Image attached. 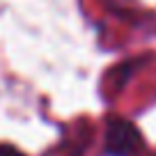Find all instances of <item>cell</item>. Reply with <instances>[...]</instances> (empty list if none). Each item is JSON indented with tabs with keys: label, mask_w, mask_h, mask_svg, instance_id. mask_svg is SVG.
Returning <instances> with one entry per match:
<instances>
[{
	"label": "cell",
	"mask_w": 156,
	"mask_h": 156,
	"mask_svg": "<svg viewBox=\"0 0 156 156\" xmlns=\"http://www.w3.org/2000/svg\"><path fill=\"white\" fill-rule=\"evenodd\" d=\"M138 131L124 119H112L108 124V133H106V147L108 154L112 156H126L138 147Z\"/></svg>",
	"instance_id": "cell-1"
},
{
	"label": "cell",
	"mask_w": 156,
	"mask_h": 156,
	"mask_svg": "<svg viewBox=\"0 0 156 156\" xmlns=\"http://www.w3.org/2000/svg\"><path fill=\"white\" fill-rule=\"evenodd\" d=\"M0 156H23V154L16 151L14 147H9V145H0Z\"/></svg>",
	"instance_id": "cell-2"
}]
</instances>
